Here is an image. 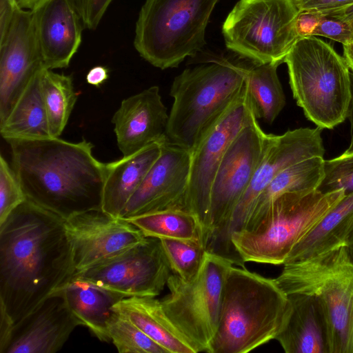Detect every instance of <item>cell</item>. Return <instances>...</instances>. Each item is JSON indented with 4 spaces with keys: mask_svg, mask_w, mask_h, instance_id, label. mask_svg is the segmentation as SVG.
Segmentation results:
<instances>
[{
    "mask_svg": "<svg viewBox=\"0 0 353 353\" xmlns=\"http://www.w3.org/2000/svg\"><path fill=\"white\" fill-rule=\"evenodd\" d=\"M112 310L129 319L168 353L199 352L166 315L161 300L155 297L123 298L113 305Z\"/></svg>",
    "mask_w": 353,
    "mask_h": 353,
    "instance_id": "603a6c76",
    "label": "cell"
},
{
    "mask_svg": "<svg viewBox=\"0 0 353 353\" xmlns=\"http://www.w3.org/2000/svg\"><path fill=\"white\" fill-rule=\"evenodd\" d=\"M288 306V294L274 279L232 265L212 353H247L275 339Z\"/></svg>",
    "mask_w": 353,
    "mask_h": 353,
    "instance_id": "3957f363",
    "label": "cell"
},
{
    "mask_svg": "<svg viewBox=\"0 0 353 353\" xmlns=\"http://www.w3.org/2000/svg\"><path fill=\"white\" fill-rule=\"evenodd\" d=\"M321 14L319 12L305 10L299 11L295 28L299 37H314V32L319 23Z\"/></svg>",
    "mask_w": 353,
    "mask_h": 353,
    "instance_id": "74e56055",
    "label": "cell"
},
{
    "mask_svg": "<svg viewBox=\"0 0 353 353\" xmlns=\"http://www.w3.org/2000/svg\"><path fill=\"white\" fill-rule=\"evenodd\" d=\"M168 116L157 85L123 99L112 119L123 156L165 141Z\"/></svg>",
    "mask_w": 353,
    "mask_h": 353,
    "instance_id": "ffe728a7",
    "label": "cell"
},
{
    "mask_svg": "<svg viewBox=\"0 0 353 353\" xmlns=\"http://www.w3.org/2000/svg\"><path fill=\"white\" fill-rule=\"evenodd\" d=\"M274 137L261 129L254 114L226 150L211 189L210 239L207 250L215 252Z\"/></svg>",
    "mask_w": 353,
    "mask_h": 353,
    "instance_id": "8fae6325",
    "label": "cell"
},
{
    "mask_svg": "<svg viewBox=\"0 0 353 353\" xmlns=\"http://www.w3.org/2000/svg\"><path fill=\"white\" fill-rule=\"evenodd\" d=\"M109 77L108 69L103 65L92 67L87 73L86 82L93 86L99 88Z\"/></svg>",
    "mask_w": 353,
    "mask_h": 353,
    "instance_id": "60d3db41",
    "label": "cell"
},
{
    "mask_svg": "<svg viewBox=\"0 0 353 353\" xmlns=\"http://www.w3.org/2000/svg\"><path fill=\"white\" fill-rule=\"evenodd\" d=\"M65 228L73 253L74 276L145 238L134 224L102 209L74 214L65 219Z\"/></svg>",
    "mask_w": 353,
    "mask_h": 353,
    "instance_id": "9a60e30c",
    "label": "cell"
},
{
    "mask_svg": "<svg viewBox=\"0 0 353 353\" xmlns=\"http://www.w3.org/2000/svg\"><path fill=\"white\" fill-rule=\"evenodd\" d=\"M43 68L32 11L19 8L7 33L0 39V123Z\"/></svg>",
    "mask_w": 353,
    "mask_h": 353,
    "instance_id": "e0dca14e",
    "label": "cell"
},
{
    "mask_svg": "<svg viewBox=\"0 0 353 353\" xmlns=\"http://www.w3.org/2000/svg\"><path fill=\"white\" fill-rule=\"evenodd\" d=\"M85 28L94 30L112 0H74Z\"/></svg>",
    "mask_w": 353,
    "mask_h": 353,
    "instance_id": "d590c367",
    "label": "cell"
},
{
    "mask_svg": "<svg viewBox=\"0 0 353 353\" xmlns=\"http://www.w3.org/2000/svg\"><path fill=\"white\" fill-rule=\"evenodd\" d=\"M27 199L12 168L2 154L0 156V225Z\"/></svg>",
    "mask_w": 353,
    "mask_h": 353,
    "instance_id": "836d02e7",
    "label": "cell"
},
{
    "mask_svg": "<svg viewBox=\"0 0 353 353\" xmlns=\"http://www.w3.org/2000/svg\"><path fill=\"white\" fill-rule=\"evenodd\" d=\"M191 152L168 139L120 218H130L167 209L187 210ZM188 211V210H187Z\"/></svg>",
    "mask_w": 353,
    "mask_h": 353,
    "instance_id": "2e32d148",
    "label": "cell"
},
{
    "mask_svg": "<svg viewBox=\"0 0 353 353\" xmlns=\"http://www.w3.org/2000/svg\"><path fill=\"white\" fill-rule=\"evenodd\" d=\"M162 143H152L134 154L105 163L103 211L120 218L127 203L159 157Z\"/></svg>",
    "mask_w": 353,
    "mask_h": 353,
    "instance_id": "7402d4cb",
    "label": "cell"
},
{
    "mask_svg": "<svg viewBox=\"0 0 353 353\" xmlns=\"http://www.w3.org/2000/svg\"><path fill=\"white\" fill-rule=\"evenodd\" d=\"M43 0H15L18 7L28 10H34Z\"/></svg>",
    "mask_w": 353,
    "mask_h": 353,
    "instance_id": "f6af8a7d",
    "label": "cell"
},
{
    "mask_svg": "<svg viewBox=\"0 0 353 353\" xmlns=\"http://www.w3.org/2000/svg\"><path fill=\"white\" fill-rule=\"evenodd\" d=\"M324 163L322 157H315L281 171L259 196L248 219L240 230H250L256 225L281 194L288 192L317 190L324 176Z\"/></svg>",
    "mask_w": 353,
    "mask_h": 353,
    "instance_id": "4316f807",
    "label": "cell"
},
{
    "mask_svg": "<svg viewBox=\"0 0 353 353\" xmlns=\"http://www.w3.org/2000/svg\"><path fill=\"white\" fill-rule=\"evenodd\" d=\"M232 265L225 258L206 250L193 279L185 281L172 272L167 281L170 294L161 300L163 309L199 352L212 353L225 279Z\"/></svg>",
    "mask_w": 353,
    "mask_h": 353,
    "instance_id": "9c48e42d",
    "label": "cell"
},
{
    "mask_svg": "<svg viewBox=\"0 0 353 353\" xmlns=\"http://www.w3.org/2000/svg\"><path fill=\"white\" fill-rule=\"evenodd\" d=\"M64 292L81 325L86 327L99 341L110 342L107 323L113 312V305L121 298L77 278L68 283Z\"/></svg>",
    "mask_w": 353,
    "mask_h": 353,
    "instance_id": "484cf974",
    "label": "cell"
},
{
    "mask_svg": "<svg viewBox=\"0 0 353 353\" xmlns=\"http://www.w3.org/2000/svg\"><path fill=\"white\" fill-rule=\"evenodd\" d=\"M32 11L44 68H67L81 43L84 26L75 1L43 0Z\"/></svg>",
    "mask_w": 353,
    "mask_h": 353,
    "instance_id": "d6986e66",
    "label": "cell"
},
{
    "mask_svg": "<svg viewBox=\"0 0 353 353\" xmlns=\"http://www.w3.org/2000/svg\"><path fill=\"white\" fill-rule=\"evenodd\" d=\"M19 8L15 0H0V39L7 33Z\"/></svg>",
    "mask_w": 353,
    "mask_h": 353,
    "instance_id": "ab89813d",
    "label": "cell"
},
{
    "mask_svg": "<svg viewBox=\"0 0 353 353\" xmlns=\"http://www.w3.org/2000/svg\"><path fill=\"white\" fill-rule=\"evenodd\" d=\"M160 240L172 272L185 281L193 279L200 269L206 248L195 241Z\"/></svg>",
    "mask_w": 353,
    "mask_h": 353,
    "instance_id": "1f68e13d",
    "label": "cell"
},
{
    "mask_svg": "<svg viewBox=\"0 0 353 353\" xmlns=\"http://www.w3.org/2000/svg\"><path fill=\"white\" fill-rule=\"evenodd\" d=\"M283 62L294 99L307 119L332 129L347 119L351 72L332 46L315 37L301 38Z\"/></svg>",
    "mask_w": 353,
    "mask_h": 353,
    "instance_id": "5b68a950",
    "label": "cell"
},
{
    "mask_svg": "<svg viewBox=\"0 0 353 353\" xmlns=\"http://www.w3.org/2000/svg\"><path fill=\"white\" fill-rule=\"evenodd\" d=\"M41 70L31 79L6 119L0 123L1 135L6 141L52 137L41 93Z\"/></svg>",
    "mask_w": 353,
    "mask_h": 353,
    "instance_id": "d4e9b609",
    "label": "cell"
},
{
    "mask_svg": "<svg viewBox=\"0 0 353 353\" xmlns=\"http://www.w3.org/2000/svg\"><path fill=\"white\" fill-rule=\"evenodd\" d=\"M40 81L50 134L52 137H59L78 97L72 78L43 68L40 72Z\"/></svg>",
    "mask_w": 353,
    "mask_h": 353,
    "instance_id": "f546056e",
    "label": "cell"
},
{
    "mask_svg": "<svg viewBox=\"0 0 353 353\" xmlns=\"http://www.w3.org/2000/svg\"><path fill=\"white\" fill-rule=\"evenodd\" d=\"M244 66L216 59L186 68L173 80L167 139L191 152L242 92Z\"/></svg>",
    "mask_w": 353,
    "mask_h": 353,
    "instance_id": "277c9868",
    "label": "cell"
},
{
    "mask_svg": "<svg viewBox=\"0 0 353 353\" xmlns=\"http://www.w3.org/2000/svg\"><path fill=\"white\" fill-rule=\"evenodd\" d=\"M319 23L314 37L321 36L338 41L343 45L353 39L350 25L340 17L331 13H321Z\"/></svg>",
    "mask_w": 353,
    "mask_h": 353,
    "instance_id": "e575fe53",
    "label": "cell"
},
{
    "mask_svg": "<svg viewBox=\"0 0 353 353\" xmlns=\"http://www.w3.org/2000/svg\"><path fill=\"white\" fill-rule=\"evenodd\" d=\"M321 131L319 127L301 128L275 135L240 199L214 254L225 258L233 265H245L231 241L232 234L243 228L257 198L277 174L301 161L323 157L325 148Z\"/></svg>",
    "mask_w": 353,
    "mask_h": 353,
    "instance_id": "4fadbf2b",
    "label": "cell"
},
{
    "mask_svg": "<svg viewBox=\"0 0 353 353\" xmlns=\"http://www.w3.org/2000/svg\"><path fill=\"white\" fill-rule=\"evenodd\" d=\"M110 341L120 353H168L126 317L113 310L107 323Z\"/></svg>",
    "mask_w": 353,
    "mask_h": 353,
    "instance_id": "4dcf8cb0",
    "label": "cell"
},
{
    "mask_svg": "<svg viewBox=\"0 0 353 353\" xmlns=\"http://www.w3.org/2000/svg\"><path fill=\"white\" fill-rule=\"evenodd\" d=\"M345 196L343 190L283 193L252 228L234 232L231 241L245 263L283 265L297 243Z\"/></svg>",
    "mask_w": 353,
    "mask_h": 353,
    "instance_id": "8992f818",
    "label": "cell"
},
{
    "mask_svg": "<svg viewBox=\"0 0 353 353\" xmlns=\"http://www.w3.org/2000/svg\"><path fill=\"white\" fill-rule=\"evenodd\" d=\"M75 273L59 215L27 199L0 225V304L14 324L64 289Z\"/></svg>",
    "mask_w": 353,
    "mask_h": 353,
    "instance_id": "6da1fadb",
    "label": "cell"
},
{
    "mask_svg": "<svg viewBox=\"0 0 353 353\" xmlns=\"http://www.w3.org/2000/svg\"><path fill=\"white\" fill-rule=\"evenodd\" d=\"M352 231L353 193H351L345 195L297 243L285 263L303 261L346 246Z\"/></svg>",
    "mask_w": 353,
    "mask_h": 353,
    "instance_id": "cb8c5ba5",
    "label": "cell"
},
{
    "mask_svg": "<svg viewBox=\"0 0 353 353\" xmlns=\"http://www.w3.org/2000/svg\"><path fill=\"white\" fill-rule=\"evenodd\" d=\"M317 190L327 193L343 190L353 193V152H343L332 159L325 160L324 176Z\"/></svg>",
    "mask_w": 353,
    "mask_h": 353,
    "instance_id": "d6a6232c",
    "label": "cell"
},
{
    "mask_svg": "<svg viewBox=\"0 0 353 353\" xmlns=\"http://www.w3.org/2000/svg\"><path fill=\"white\" fill-rule=\"evenodd\" d=\"M299 11L310 10L326 13L353 5V0H294Z\"/></svg>",
    "mask_w": 353,
    "mask_h": 353,
    "instance_id": "8d00e7d4",
    "label": "cell"
},
{
    "mask_svg": "<svg viewBox=\"0 0 353 353\" xmlns=\"http://www.w3.org/2000/svg\"><path fill=\"white\" fill-rule=\"evenodd\" d=\"M80 322L72 312L64 289L49 296L14 324L6 353H54L60 350Z\"/></svg>",
    "mask_w": 353,
    "mask_h": 353,
    "instance_id": "ac0fdd59",
    "label": "cell"
},
{
    "mask_svg": "<svg viewBox=\"0 0 353 353\" xmlns=\"http://www.w3.org/2000/svg\"><path fill=\"white\" fill-rule=\"evenodd\" d=\"M326 13L333 14L347 21L350 25L353 31V5L340 10Z\"/></svg>",
    "mask_w": 353,
    "mask_h": 353,
    "instance_id": "7bdbcfd3",
    "label": "cell"
},
{
    "mask_svg": "<svg viewBox=\"0 0 353 353\" xmlns=\"http://www.w3.org/2000/svg\"><path fill=\"white\" fill-rule=\"evenodd\" d=\"M219 1L145 0L136 22V50L156 68L177 67L205 46L207 25Z\"/></svg>",
    "mask_w": 353,
    "mask_h": 353,
    "instance_id": "52a82bcc",
    "label": "cell"
},
{
    "mask_svg": "<svg viewBox=\"0 0 353 353\" xmlns=\"http://www.w3.org/2000/svg\"><path fill=\"white\" fill-rule=\"evenodd\" d=\"M254 114L245 83L239 97L191 152L186 207L201 225L206 248L210 239V194L214 179L230 145Z\"/></svg>",
    "mask_w": 353,
    "mask_h": 353,
    "instance_id": "7c38bea8",
    "label": "cell"
},
{
    "mask_svg": "<svg viewBox=\"0 0 353 353\" xmlns=\"http://www.w3.org/2000/svg\"><path fill=\"white\" fill-rule=\"evenodd\" d=\"M350 81L351 99L347 113V118L350 123V143L349 148L345 151L347 153L353 152V72H350Z\"/></svg>",
    "mask_w": 353,
    "mask_h": 353,
    "instance_id": "b9f144b4",
    "label": "cell"
},
{
    "mask_svg": "<svg viewBox=\"0 0 353 353\" xmlns=\"http://www.w3.org/2000/svg\"><path fill=\"white\" fill-rule=\"evenodd\" d=\"M127 221L137 226L145 237L195 241L205 248L201 225L197 217L187 210L167 209L137 216Z\"/></svg>",
    "mask_w": 353,
    "mask_h": 353,
    "instance_id": "f1b7e54d",
    "label": "cell"
},
{
    "mask_svg": "<svg viewBox=\"0 0 353 353\" xmlns=\"http://www.w3.org/2000/svg\"><path fill=\"white\" fill-rule=\"evenodd\" d=\"M171 274L161 240L145 237L74 278L86 281L121 299L134 296L156 297L167 285Z\"/></svg>",
    "mask_w": 353,
    "mask_h": 353,
    "instance_id": "5bb4252c",
    "label": "cell"
},
{
    "mask_svg": "<svg viewBox=\"0 0 353 353\" xmlns=\"http://www.w3.org/2000/svg\"><path fill=\"white\" fill-rule=\"evenodd\" d=\"M283 265L277 285L286 294L319 298L330 324L332 353H353V258L347 247Z\"/></svg>",
    "mask_w": 353,
    "mask_h": 353,
    "instance_id": "ba28073f",
    "label": "cell"
},
{
    "mask_svg": "<svg viewBox=\"0 0 353 353\" xmlns=\"http://www.w3.org/2000/svg\"><path fill=\"white\" fill-rule=\"evenodd\" d=\"M346 247L353 258V231L348 237V239L346 243Z\"/></svg>",
    "mask_w": 353,
    "mask_h": 353,
    "instance_id": "bcb514c9",
    "label": "cell"
},
{
    "mask_svg": "<svg viewBox=\"0 0 353 353\" xmlns=\"http://www.w3.org/2000/svg\"><path fill=\"white\" fill-rule=\"evenodd\" d=\"M12 167L26 198L64 219L101 209L105 163L82 139H12Z\"/></svg>",
    "mask_w": 353,
    "mask_h": 353,
    "instance_id": "7a4b0ae2",
    "label": "cell"
},
{
    "mask_svg": "<svg viewBox=\"0 0 353 353\" xmlns=\"http://www.w3.org/2000/svg\"><path fill=\"white\" fill-rule=\"evenodd\" d=\"M0 352L4 353L12 339L14 321L1 304H0Z\"/></svg>",
    "mask_w": 353,
    "mask_h": 353,
    "instance_id": "f35d334b",
    "label": "cell"
},
{
    "mask_svg": "<svg viewBox=\"0 0 353 353\" xmlns=\"http://www.w3.org/2000/svg\"><path fill=\"white\" fill-rule=\"evenodd\" d=\"M288 306L276 336L286 353H332V330L325 307L317 297L288 294Z\"/></svg>",
    "mask_w": 353,
    "mask_h": 353,
    "instance_id": "44dd1931",
    "label": "cell"
},
{
    "mask_svg": "<svg viewBox=\"0 0 353 353\" xmlns=\"http://www.w3.org/2000/svg\"><path fill=\"white\" fill-rule=\"evenodd\" d=\"M278 63H254L244 67L248 94L258 119L271 124L285 105V97L277 74Z\"/></svg>",
    "mask_w": 353,
    "mask_h": 353,
    "instance_id": "83f0119b",
    "label": "cell"
},
{
    "mask_svg": "<svg viewBox=\"0 0 353 353\" xmlns=\"http://www.w3.org/2000/svg\"><path fill=\"white\" fill-rule=\"evenodd\" d=\"M343 57L350 70L353 72V39L348 43L343 45Z\"/></svg>",
    "mask_w": 353,
    "mask_h": 353,
    "instance_id": "ee69618b",
    "label": "cell"
},
{
    "mask_svg": "<svg viewBox=\"0 0 353 353\" xmlns=\"http://www.w3.org/2000/svg\"><path fill=\"white\" fill-rule=\"evenodd\" d=\"M299 12L294 0H239L222 26L225 46L254 63L281 64L300 39Z\"/></svg>",
    "mask_w": 353,
    "mask_h": 353,
    "instance_id": "30bf717a",
    "label": "cell"
}]
</instances>
